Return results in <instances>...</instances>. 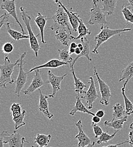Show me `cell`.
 Listing matches in <instances>:
<instances>
[{
	"label": "cell",
	"instance_id": "obj_40",
	"mask_svg": "<svg viewBox=\"0 0 133 147\" xmlns=\"http://www.w3.org/2000/svg\"><path fill=\"white\" fill-rule=\"evenodd\" d=\"M125 143H129V140H126L125 142H123L122 143H118V144H110V145H109L108 146H104L102 147H118L120 145H122V144H125Z\"/></svg>",
	"mask_w": 133,
	"mask_h": 147
},
{
	"label": "cell",
	"instance_id": "obj_16",
	"mask_svg": "<svg viewBox=\"0 0 133 147\" xmlns=\"http://www.w3.org/2000/svg\"><path fill=\"white\" fill-rule=\"evenodd\" d=\"M81 40V42L83 45L84 47V49L81 51V53L79 55H77L75 58L73 59L72 62L71 63V68L74 69V66L76 63V61L78 58H80L81 57H85L88 59L89 61H92V59L90 57L89 54H90V45H89V41L87 39L86 37H84L80 38Z\"/></svg>",
	"mask_w": 133,
	"mask_h": 147
},
{
	"label": "cell",
	"instance_id": "obj_22",
	"mask_svg": "<svg viewBox=\"0 0 133 147\" xmlns=\"http://www.w3.org/2000/svg\"><path fill=\"white\" fill-rule=\"evenodd\" d=\"M122 73V76L119 82H121L124 81L125 83L128 84L129 80L133 78V61L125 66Z\"/></svg>",
	"mask_w": 133,
	"mask_h": 147
},
{
	"label": "cell",
	"instance_id": "obj_53",
	"mask_svg": "<svg viewBox=\"0 0 133 147\" xmlns=\"http://www.w3.org/2000/svg\"><path fill=\"white\" fill-rule=\"evenodd\" d=\"M31 147H35V146H31Z\"/></svg>",
	"mask_w": 133,
	"mask_h": 147
},
{
	"label": "cell",
	"instance_id": "obj_2",
	"mask_svg": "<svg viewBox=\"0 0 133 147\" xmlns=\"http://www.w3.org/2000/svg\"><path fill=\"white\" fill-rule=\"evenodd\" d=\"M101 31L100 33L95 37V41H96V45L94 49L92 51V53L94 54H99L98 49L104 42L108 41L111 37L115 35H120V34L123 32L130 31L131 28H123L112 30L109 28L108 26L101 27Z\"/></svg>",
	"mask_w": 133,
	"mask_h": 147
},
{
	"label": "cell",
	"instance_id": "obj_50",
	"mask_svg": "<svg viewBox=\"0 0 133 147\" xmlns=\"http://www.w3.org/2000/svg\"><path fill=\"white\" fill-rule=\"evenodd\" d=\"M52 1H54L55 2V3L57 4V3L59 2V1H61V0H52Z\"/></svg>",
	"mask_w": 133,
	"mask_h": 147
},
{
	"label": "cell",
	"instance_id": "obj_24",
	"mask_svg": "<svg viewBox=\"0 0 133 147\" xmlns=\"http://www.w3.org/2000/svg\"><path fill=\"white\" fill-rule=\"evenodd\" d=\"M77 19L78 20L79 25L77 28V31L78 32V35L77 37H75L74 40H78L80 39L82 37H85L87 35H89L91 34V32L87 28L86 25L84 24L83 19L80 18V16H77Z\"/></svg>",
	"mask_w": 133,
	"mask_h": 147
},
{
	"label": "cell",
	"instance_id": "obj_5",
	"mask_svg": "<svg viewBox=\"0 0 133 147\" xmlns=\"http://www.w3.org/2000/svg\"><path fill=\"white\" fill-rule=\"evenodd\" d=\"M90 13L91 16L88 21L89 24H98L100 27L109 26V22L106 19V14L101 9L98 0H93L92 7Z\"/></svg>",
	"mask_w": 133,
	"mask_h": 147
},
{
	"label": "cell",
	"instance_id": "obj_47",
	"mask_svg": "<svg viewBox=\"0 0 133 147\" xmlns=\"http://www.w3.org/2000/svg\"><path fill=\"white\" fill-rule=\"evenodd\" d=\"M69 52H70V55H72V54H73V53H75V49L70 48H69Z\"/></svg>",
	"mask_w": 133,
	"mask_h": 147
},
{
	"label": "cell",
	"instance_id": "obj_3",
	"mask_svg": "<svg viewBox=\"0 0 133 147\" xmlns=\"http://www.w3.org/2000/svg\"><path fill=\"white\" fill-rule=\"evenodd\" d=\"M20 11L21 17H22V20H23V21L26 26V27L27 28V30L28 31V32H29L28 35L29 36V42H30V48L34 52L36 57H38L39 51L40 49V47L39 45L37 37L39 36H40V34H38L37 36L34 35V34L32 30L31 24H30L31 18L29 14H27L25 8L21 6L20 7Z\"/></svg>",
	"mask_w": 133,
	"mask_h": 147
},
{
	"label": "cell",
	"instance_id": "obj_37",
	"mask_svg": "<svg viewBox=\"0 0 133 147\" xmlns=\"http://www.w3.org/2000/svg\"><path fill=\"white\" fill-rule=\"evenodd\" d=\"M10 135L7 131H3L0 134V147H3L4 138L6 136Z\"/></svg>",
	"mask_w": 133,
	"mask_h": 147
},
{
	"label": "cell",
	"instance_id": "obj_26",
	"mask_svg": "<svg viewBox=\"0 0 133 147\" xmlns=\"http://www.w3.org/2000/svg\"><path fill=\"white\" fill-rule=\"evenodd\" d=\"M113 119H121L123 118L126 115L125 107L120 103H117L113 107Z\"/></svg>",
	"mask_w": 133,
	"mask_h": 147
},
{
	"label": "cell",
	"instance_id": "obj_17",
	"mask_svg": "<svg viewBox=\"0 0 133 147\" xmlns=\"http://www.w3.org/2000/svg\"><path fill=\"white\" fill-rule=\"evenodd\" d=\"M68 65V63L62 61L60 59H57L56 58H53V59H50V61H48L47 62H46L43 65H39L38 66L32 68L30 70V71L29 72H27V73H31L35 71L36 70L43 69V68H57V67L62 66H65V65Z\"/></svg>",
	"mask_w": 133,
	"mask_h": 147
},
{
	"label": "cell",
	"instance_id": "obj_29",
	"mask_svg": "<svg viewBox=\"0 0 133 147\" xmlns=\"http://www.w3.org/2000/svg\"><path fill=\"white\" fill-rule=\"evenodd\" d=\"M10 23L9 22H6V31L9 35L11 36L12 38H13L14 40L16 41H19L20 40L22 39H25V38H29V35H24L22 32H19L18 31H17L16 30H14L12 29L10 26Z\"/></svg>",
	"mask_w": 133,
	"mask_h": 147
},
{
	"label": "cell",
	"instance_id": "obj_45",
	"mask_svg": "<svg viewBox=\"0 0 133 147\" xmlns=\"http://www.w3.org/2000/svg\"><path fill=\"white\" fill-rule=\"evenodd\" d=\"M81 51L78 48V47H77L76 49H75V53L77 55H79L80 53H81Z\"/></svg>",
	"mask_w": 133,
	"mask_h": 147
},
{
	"label": "cell",
	"instance_id": "obj_36",
	"mask_svg": "<svg viewBox=\"0 0 133 147\" xmlns=\"http://www.w3.org/2000/svg\"><path fill=\"white\" fill-rule=\"evenodd\" d=\"M92 125L93 131H94V133H95V138H97L98 137H99L103 133L102 129L98 125H97V124H95L93 122L92 123Z\"/></svg>",
	"mask_w": 133,
	"mask_h": 147
},
{
	"label": "cell",
	"instance_id": "obj_28",
	"mask_svg": "<svg viewBox=\"0 0 133 147\" xmlns=\"http://www.w3.org/2000/svg\"><path fill=\"white\" fill-rule=\"evenodd\" d=\"M51 139V135H44L41 134H37V136L34 138V143L37 144L38 147H47Z\"/></svg>",
	"mask_w": 133,
	"mask_h": 147
},
{
	"label": "cell",
	"instance_id": "obj_46",
	"mask_svg": "<svg viewBox=\"0 0 133 147\" xmlns=\"http://www.w3.org/2000/svg\"><path fill=\"white\" fill-rule=\"evenodd\" d=\"M77 47L82 51L83 49H84V47H83V45L82 44V43H79L77 44Z\"/></svg>",
	"mask_w": 133,
	"mask_h": 147
},
{
	"label": "cell",
	"instance_id": "obj_31",
	"mask_svg": "<svg viewBox=\"0 0 133 147\" xmlns=\"http://www.w3.org/2000/svg\"><path fill=\"white\" fill-rule=\"evenodd\" d=\"M26 115V110H22V113H21V114L19 116L17 117L12 118H13V121L14 122L15 130H17V129H19L20 127L26 125V123L23 121Z\"/></svg>",
	"mask_w": 133,
	"mask_h": 147
},
{
	"label": "cell",
	"instance_id": "obj_15",
	"mask_svg": "<svg viewBox=\"0 0 133 147\" xmlns=\"http://www.w3.org/2000/svg\"><path fill=\"white\" fill-rule=\"evenodd\" d=\"M75 125L78 129V134L75 136V138L78 140L77 147H85L91 143L90 138L85 134L83 130L81 120H79Z\"/></svg>",
	"mask_w": 133,
	"mask_h": 147
},
{
	"label": "cell",
	"instance_id": "obj_42",
	"mask_svg": "<svg viewBox=\"0 0 133 147\" xmlns=\"http://www.w3.org/2000/svg\"><path fill=\"white\" fill-rule=\"evenodd\" d=\"M92 122H93V123H95V124H97V123H98L100 122L101 118H99V117H98L97 116H96L95 115L93 116V118H92Z\"/></svg>",
	"mask_w": 133,
	"mask_h": 147
},
{
	"label": "cell",
	"instance_id": "obj_43",
	"mask_svg": "<svg viewBox=\"0 0 133 147\" xmlns=\"http://www.w3.org/2000/svg\"><path fill=\"white\" fill-rule=\"evenodd\" d=\"M128 5L127 6L132 11H133V0H128Z\"/></svg>",
	"mask_w": 133,
	"mask_h": 147
},
{
	"label": "cell",
	"instance_id": "obj_8",
	"mask_svg": "<svg viewBox=\"0 0 133 147\" xmlns=\"http://www.w3.org/2000/svg\"><path fill=\"white\" fill-rule=\"evenodd\" d=\"M90 82L89 84H90L88 91L86 92L84 96H81V99H84L87 104V108L88 109H91L93 108V102L98 97V93L95 88V82L93 77L90 76L89 78Z\"/></svg>",
	"mask_w": 133,
	"mask_h": 147
},
{
	"label": "cell",
	"instance_id": "obj_38",
	"mask_svg": "<svg viewBox=\"0 0 133 147\" xmlns=\"http://www.w3.org/2000/svg\"><path fill=\"white\" fill-rule=\"evenodd\" d=\"M9 18V16L8 14L5 13V16L2 18L1 19V20L0 21V31H1V29L2 27L4 24V23L6 22H7V20Z\"/></svg>",
	"mask_w": 133,
	"mask_h": 147
},
{
	"label": "cell",
	"instance_id": "obj_54",
	"mask_svg": "<svg viewBox=\"0 0 133 147\" xmlns=\"http://www.w3.org/2000/svg\"></svg>",
	"mask_w": 133,
	"mask_h": 147
},
{
	"label": "cell",
	"instance_id": "obj_1",
	"mask_svg": "<svg viewBox=\"0 0 133 147\" xmlns=\"http://www.w3.org/2000/svg\"><path fill=\"white\" fill-rule=\"evenodd\" d=\"M19 61L20 58L15 63H13L11 62L9 56L5 55L4 64L0 65V88H6L8 83L12 84L14 83L15 80L12 78V74L14 72V67L18 65Z\"/></svg>",
	"mask_w": 133,
	"mask_h": 147
},
{
	"label": "cell",
	"instance_id": "obj_39",
	"mask_svg": "<svg viewBox=\"0 0 133 147\" xmlns=\"http://www.w3.org/2000/svg\"><path fill=\"white\" fill-rule=\"evenodd\" d=\"M95 115L96 116H97L98 117L101 118L105 115V111H104V110H99L97 111Z\"/></svg>",
	"mask_w": 133,
	"mask_h": 147
},
{
	"label": "cell",
	"instance_id": "obj_27",
	"mask_svg": "<svg viewBox=\"0 0 133 147\" xmlns=\"http://www.w3.org/2000/svg\"><path fill=\"white\" fill-rule=\"evenodd\" d=\"M126 83H123V87L121 88L122 94L123 97L124 102H125V107L126 110V115H130L133 113V104L130 101V100L128 98L125 94V89L126 87Z\"/></svg>",
	"mask_w": 133,
	"mask_h": 147
},
{
	"label": "cell",
	"instance_id": "obj_9",
	"mask_svg": "<svg viewBox=\"0 0 133 147\" xmlns=\"http://www.w3.org/2000/svg\"><path fill=\"white\" fill-rule=\"evenodd\" d=\"M48 74V80L46 82L47 84H50L53 88V93L48 95L49 97L54 98L56 94L61 89V83L64 79V77L67 75V74L61 75L57 76L53 73L51 70L47 71Z\"/></svg>",
	"mask_w": 133,
	"mask_h": 147
},
{
	"label": "cell",
	"instance_id": "obj_7",
	"mask_svg": "<svg viewBox=\"0 0 133 147\" xmlns=\"http://www.w3.org/2000/svg\"><path fill=\"white\" fill-rule=\"evenodd\" d=\"M94 74L97 77V82L99 84L100 91L101 95V98L100 101V103L103 105L108 106L109 105L110 98L112 97L110 87L102 79L100 78L95 67H94Z\"/></svg>",
	"mask_w": 133,
	"mask_h": 147
},
{
	"label": "cell",
	"instance_id": "obj_30",
	"mask_svg": "<svg viewBox=\"0 0 133 147\" xmlns=\"http://www.w3.org/2000/svg\"><path fill=\"white\" fill-rule=\"evenodd\" d=\"M119 131L116 130L115 132H114V134H113L112 135H109L108 134V132H103L98 138L97 141V144H101L102 143H108L109 141L112 140L115 136L116 135L117 133Z\"/></svg>",
	"mask_w": 133,
	"mask_h": 147
},
{
	"label": "cell",
	"instance_id": "obj_52",
	"mask_svg": "<svg viewBox=\"0 0 133 147\" xmlns=\"http://www.w3.org/2000/svg\"><path fill=\"white\" fill-rule=\"evenodd\" d=\"M23 144H24V143H23V144L22 145V146L20 147H24V146H23Z\"/></svg>",
	"mask_w": 133,
	"mask_h": 147
},
{
	"label": "cell",
	"instance_id": "obj_41",
	"mask_svg": "<svg viewBox=\"0 0 133 147\" xmlns=\"http://www.w3.org/2000/svg\"><path fill=\"white\" fill-rule=\"evenodd\" d=\"M129 143L130 144V145L132 147H133V132H132V131H131L129 132Z\"/></svg>",
	"mask_w": 133,
	"mask_h": 147
},
{
	"label": "cell",
	"instance_id": "obj_48",
	"mask_svg": "<svg viewBox=\"0 0 133 147\" xmlns=\"http://www.w3.org/2000/svg\"><path fill=\"white\" fill-rule=\"evenodd\" d=\"M95 142H93L90 143L89 144H88V146H85V147H94V146H95Z\"/></svg>",
	"mask_w": 133,
	"mask_h": 147
},
{
	"label": "cell",
	"instance_id": "obj_33",
	"mask_svg": "<svg viewBox=\"0 0 133 147\" xmlns=\"http://www.w3.org/2000/svg\"><path fill=\"white\" fill-rule=\"evenodd\" d=\"M121 12L125 19L126 23H130L133 25V14L132 11L126 5H123Z\"/></svg>",
	"mask_w": 133,
	"mask_h": 147
},
{
	"label": "cell",
	"instance_id": "obj_51",
	"mask_svg": "<svg viewBox=\"0 0 133 147\" xmlns=\"http://www.w3.org/2000/svg\"><path fill=\"white\" fill-rule=\"evenodd\" d=\"M4 16H5V13H4L3 15H2L1 16H0V19H1L2 18H3Z\"/></svg>",
	"mask_w": 133,
	"mask_h": 147
},
{
	"label": "cell",
	"instance_id": "obj_25",
	"mask_svg": "<svg viewBox=\"0 0 133 147\" xmlns=\"http://www.w3.org/2000/svg\"><path fill=\"white\" fill-rule=\"evenodd\" d=\"M70 72L72 73L74 79V86H75V92L78 94V95L80 94H85L86 92L84 91V89L85 88H87V86L83 82H81L78 78L76 77V74L75 73V70L74 69H72L70 71Z\"/></svg>",
	"mask_w": 133,
	"mask_h": 147
},
{
	"label": "cell",
	"instance_id": "obj_14",
	"mask_svg": "<svg viewBox=\"0 0 133 147\" xmlns=\"http://www.w3.org/2000/svg\"><path fill=\"white\" fill-rule=\"evenodd\" d=\"M55 37L57 41L64 46H68L70 41L75 37L72 35V32L66 28L57 30L55 31Z\"/></svg>",
	"mask_w": 133,
	"mask_h": 147
},
{
	"label": "cell",
	"instance_id": "obj_4",
	"mask_svg": "<svg viewBox=\"0 0 133 147\" xmlns=\"http://www.w3.org/2000/svg\"><path fill=\"white\" fill-rule=\"evenodd\" d=\"M57 5V11L51 18L54 21V23L50 28L55 32L61 28H66L70 32H72L70 28V22L67 14L59 3Z\"/></svg>",
	"mask_w": 133,
	"mask_h": 147
},
{
	"label": "cell",
	"instance_id": "obj_21",
	"mask_svg": "<svg viewBox=\"0 0 133 147\" xmlns=\"http://www.w3.org/2000/svg\"><path fill=\"white\" fill-rule=\"evenodd\" d=\"M78 111L83 113H87V114H90L92 116L95 115V113L91 111L90 110H89V109L87 108H86V107L84 105V104L82 102L80 98L79 95H77L76 96V103H75V105L74 107V108L72 109V110L70 112V114L72 116H74L75 114H76Z\"/></svg>",
	"mask_w": 133,
	"mask_h": 147
},
{
	"label": "cell",
	"instance_id": "obj_6",
	"mask_svg": "<svg viewBox=\"0 0 133 147\" xmlns=\"http://www.w3.org/2000/svg\"><path fill=\"white\" fill-rule=\"evenodd\" d=\"M26 53L24 52L20 57V61L18 63L19 66V74L16 81V89H15V94L16 96L19 97L20 96V93L22 92V88L24 87L25 85L27 82V74L28 73L25 72L23 69V66L26 63L24 61V58L26 56Z\"/></svg>",
	"mask_w": 133,
	"mask_h": 147
},
{
	"label": "cell",
	"instance_id": "obj_10",
	"mask_svg": "<svg viewBox=\"0 0 133 147\" xmlns=\"http://www.w3.org/2000/svg\"><path fill=\"white\" fill-rule=\"evenodd\" d=\"M1 8L3 10H6L8 12V14L10 16H11L13 18L15 19L16 23L18 24V25L21 29L22 33L24 35H26V32L20 23L17 16V11H16V0H2V2L1 6Z\"/></svg>",
	"mask_w": 133,
	"mask_h": 147
},
{
	"label": "cell",
	"instance_id": "obj_11",
	"mask_svg": "<svg viewBox=\"0 0 133 147\" xmlns=\"http://www.w3.org/2000/svg\"><path fill=\"white\" fill-rule=\"evenodd\" d=\"M35 71V75L33 77V80L31 82L30 85L26 90H22L23 92L25 95H30L31 93L35 92L37 90L40 89L44 84H47L46 82H44L42 79L41 75L40 73V70H36Z\"/></svg>",
	"mask_w": 133,
	"mask_h": 147
},
{
	"label": "cell",
	"instance_id": "obj_20",
	"mask_svg": "<svg viewBox=\"0 0 133 147\" xmlns=\"http://www.w3.org/2000/svg\"><path fill=\"white\" fill-rule=\"evenodd\" d=\"M98 2L102 6V10L108 16H112L114 14L117 0H98Z\"/></svg>",
	"mask_w": 133,
	"mask_h": 147
},
{
	"label": "cell",
	"instance_id": "obj_44",
	"mask_svg": "<svg viewBox=\"0 0 133 147\" xmlns=\"http://www.w3.org/2000/svg\"><path fill=\"white\" fill-rule=\"evenodd\" d=\"M77 47V45L76 44V43L75 42H72L70 44V48H74V49H76V48Z\"/></svg>",
	"mask_w": 133,
	"mask_h": 147
},
{
	"label": "cell",
	"instance_id": "obj_12",
	"mask_svg": "<svg viewBox=\"0 0 133 147\" xmlns=\"http://www.w3.org/2000/svg\"><path fill=\"white\" fill-rule=\"evenodd\" d=\"M25 143L29 142L16 130L13 134L6 136L4 138V144H9V147H20Z\"/></svg>",
	"mask_w": 133,
	"mask_h": 147
},
{
	"label": "cell",
	"instance_id": "obj_18",
	"mask_svg": "<svg viewBox=\"0 0 133 147\" xmlns=\"http://www.w3.org/2000/svg\"><path fill=\"white\" fill-rule=\"evenodd\" d=\"M59 3L61 6L64 9V10H65V11L66 12V13L68 15V17L69 18V20H70V24H71V26L72 28V30L74 31V32H77V28H78V25H79V23H78V19H77V16L78 14L74 12L73 10H72V8H71L70 10H68L61 2V1H59L57 4Z\"/></svg>",
	"mask_w": 133,
	"mask_h": 147
},
{
	"label": "cell",
	"instance_id": "obj_23",
	"mask_svg": "<svg viewBox=\"0 0 133 147\" xmlns=\"http://www.w3.org/2000/svg\"><path fill=\"white\" fill-rule=\"evenodd\" d=\"M128 115H125L123 118L121 119H116V120H111V121H105L104 122V125L107 128L110 127L113 128L115 131H119L123 129V124L125 122L128 121Z\"/></svg>",
	"mask_w": 133,
	"mask_h": 147
},
{
	"label": "cell",
	"instance_id": "obj_32",
	"mask_svg": "<svg viewBox=\"0 0 133 147\" xmlns=\"http://www.w3.org/2000/svg\"><path fill=\"white\" fill-rule=\"evenodd\" d=\"M58 52L59 54V58L61 61L68 63H71L72 62L74 58L71 57L69 51L67 49H63L62 50L58 49Z\"/></svg>",
	"mask_w": 133,
	"mask_h": 147
},
{
	"label": "cell",
	"instance_id": "obj_19",
	"mask_svg": "<svg viewBox=\"0 0 133 147\" xmlns=\"http://www.w3.org/2000/svg\"><path fill=\"white\" fill-rule=\"evenodd\" d=\"M51 18H47L46 16H43L41 13H38L37 17L34 19L35 23L37 25L40 34L41 36V41L43 44H46L47 42L44 40V28L46 25L47 21Z\"/></svg>",
	"mask_w": 133,
	"mask_h": 147
},
{
	"label": "cell",
	"instance_id": "obj_49",
	"mask_svg": "<svg viewBox=\"0 0 133 147\" xmlns=\"http://www.w3.org/2000/svg\"><path fill=\"white\" fill-rule=\"evenodd\" d=\"M130 129H132V132H133V122H132V123L130 124Z\"/></svg>",
	"mask_w": 133,
	"mask_h": 147
},
{
	"label": "cell",
	"instance_id": "obj_35",
	"mask_svg": "<svg viewBox=\"0 0 133 147\" xmlns=\"http://www.w3.org/2000/svg\"><path fill=\"white\" fill-rule=\"evenodd\" d=\"M14 50L13 42H9L5 43L2 48V51L5 54H10Z\"/></svg>",
	"mask_w": 133,
	"mask_h": 147
},
{
	"label": "cell",
	"instance_id": "obj_13",
	"mask_svg": "<svg viewBox=\"0 0 133 147\" xmlns=\"http://www.w3.org/2000/svg\"><path fill=\"white\" fill-rule=\"evenodd\" d=\"M38 90L39 91V93H40L39 102V105H38L39 110L43 114V115L46 117H47L49 119H51L54 117V115L49 111V109H48V98L49 97L48 96L43 94L40 89H39Z\"/></svg>",
	"mask_w": 133,
	"mask_h": 147
},
{
	"label": "cell",
	"instance_id": "obj_34",
	"mask_svg": "<svg viewBox=\"0 0 133 147\" xmlns=\"http://www.w3.org/2000/svg\"><path fill=\"white\" fill-rule=\"evenodd\" d=\"M12 118L17 117L22 113V106L20 103H13L10 107Z\"/></svg>",
	"mask_w": 133,
	"mask_h": 147
}]
</instances>
